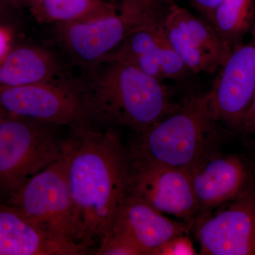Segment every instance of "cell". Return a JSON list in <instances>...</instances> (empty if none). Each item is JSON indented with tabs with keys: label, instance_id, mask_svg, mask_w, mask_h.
Listing matches in <instances>:
<instances>
[{
	"label": "cell",
	"instance_id": "6da1fadb",
	"mask_svg": "<svg viewBox=\"0 0 255 255\" xmlns=\"http://www.w3.org/2000/svg\"><path fill=\"white\" fill-rule=\"evenodd\" d=\"M65 140L67 177L80 243L88 248L110 236L127 194L130 155L112 128L90 124L71 127Z\"/></svg>",
	"mask_w": 255,
	"mask_h": 255
},
{
	"label": "cell",
	"instance_id": "7a4b0ae2",
	"mask_svg": "<svg viewBox=\"0 0 255 255\" xmlns=\"http://www.w3.org/2000/svg\"><path fill=\"white\" fill-rule=\"evenodd\" d=\"M90 120L140 133L179 105L170 87L130 64L108 60L94 65L84 87Z\"/></svg>",
	"mask_w": 255,
	"mask_h": 255
},
{
	"label": "cell",
	"instance_id": "3957f363",
	"mask_svg": "<svg viewBox=\"0 0 255 255\" xmlns=\"http://www.w3.org/2000/svg\"><path fill=\"white\" fill-rule=\"evenodd\" d=\"M219 122L210 92L191 96L128 147L133 157L172 168L191 171L214 153Z\"/></svg>",
	"mask_w": 255,
	"mask_h": 255
},
{
	"label": "cell",
	"instance_id": "277c9868",
	"mask_svg": "<svg viewBox=\"0 0 255 255\" xmlns=\"http://www.w3.org/2000/svg\"><path fill=\"white\" fill-rule=\"evenodd\" d=\"M170 0H123L114 12L80 23H58L57 33L74 60L95 65L138 28L163 21Z\"/></svg>",
	"mask_w": 255,
	"mask_h": 255
},
{
	"label": "cell",
	"instance_id": "5b68a950",
	"mask_svg": "<svg viewBox=\"0 0 255 255\" xmlns=\"http://www.w3.org/2000/svg\"><path fill=\"white\" fill-rule=\"evenodd\" d=\"M58 126L6 115L0 124V202L63 155Z\"/></svg>",
	"mask_w": 255,
	"mask_h": 255
},
{
	"label": "cell",
	"instance_id": "8992f818",
	"mask_svg": "<svg viewBox=\"0 0 255 255\" xmlns=\"http://www.w3.org/2000/svg\"><path fill=\"white\" fill-rule=\"evenodd\" d=\"M4 203L52 236L82 245L64 152L60 159L33 176Z\"/></svg>",
	"mask_w": 255,
	"mask_h": 255
},
{
	"label": "cell",
	"instance_id": "52a82bcc",
	"mask_svg": "<svg viewBox=\"0 0 255 255\" xmlns=\"http://www.w3.org/2000/svg\"><path fill=\"white\" fill-rule=\"evenodd\" d=\"M0 108L6 115L70 128L91 122L84 87L63 80L23 86H0Z\"/></svg>",
	"mask_w": 255,
	"mask_h": 255
},
{
	"label": "cell",
	"instance_id": "ba28073f",
	"mask_svg": "<svg viewBox=\"0 0 255 255\" xmlns=\"http://www.w3.org/2000/svg\"><path fill=\"white\" fill-rule=\"evenodd\" d=\"M127 194L140 199L162 214L175 216L191 228L197 219L199 211L189 171L153 163L130 155Z\"/></svg>",
	"mask_w": 255,
	"mask_h": 255
},
{
	"label": "cell",
	"instance_id": "9c48e42d",
	"mask_svg": "<svg viewBox=\"0 0 255 255\" xmlns=\"http://www.w3.org/2000/svg\"><path fill=\"white\" fill-rule=\"evenodd\" d=\"M162 28L191 74L214 73L226 63L232 52L211 23L172 1Z\"/></svg>",
	"mask_w": 255,
	"mask_h": 255
},
{
	"label": "cell",
	"instance_id": "30bf717a",
	"mask_svg": "<svg viewBox=\"0 0 255 255\" xmlns=\"http://www.w3.org/2000/svg\"><path fill=\"white\" fill-rule=\"evenodd\" d=\"M196 221L200 255H255V190L243 194Z\"/></svg>",
	"mask_w": 255,
	"mask_h": 255
},
{
	"label": "cell",
	"instance_id": "8fae6325",
	"mask_svg": "<svg viewBox=\"0 0 255 255\" xmlns=\"http://www.w3.org/2000/svg\"><path fill=\"white\" fill-rule=\"evenodd\" d=\"M250 34L249 41L233 48L209 91L221 124L239 130L255 95V26Z\"/></svg>",
	"mask_w": 255,
	"mask_h": 255
},
{
	"label": "cell",
	"instance_id": "7c38bea8",
	"mask_svg": "<svg viewBox=\"0 0 255 255\" xmlns=\"http://www.w3.org/2000/svg\"><path fill=\"white\" fill-rule=\"evenodd\" d=\"M189 172L199 211L196 222L250 187L249 167L238 155L214 152Z\"/></svg>",
	"mask_w": 255,
	"mask_h": 255
},
{
	"label": "cell",
	"instance_id": "4fadbf2b",
	"mask_svg": "<svg viewBox=\"0 0 255 255\" xmlns=\"http://www.w3.org/2000/svg\"><path fill=\"white\" fill-rule=\"evenodd\" d=\"M191 228L187 223L169 219L140 199L126 194L112 233L128 238L142 255H152L166 242L189 234Z\"/></svg>",
	"mask_w": 255,
	"mask_h": 255
},
{
	"label": "cell",
	"instance_id": "5bb4252c",
	"mask_svg": "<svg viewBox=\"0 0 255 255\" xmlns=\"http://www.w3.org/2000/svg\"><path fill=\"white\" fill-rule=\"evenodd\" d=\"M88 248L43 231L4 202H0V255H80Z\"/></svg>",
	"mask_w": 255,
	"mask_h": 255
},
{
	"label": "cell",
	"instance_id": "9a60e30c",
	"mask_svg": "<svg viewBox=\"0 0 255 255\" xmlns=\"http://www.w3.org/2000/svg\"><path fill=\"white\" fill-rule=\"evenodd\" d=\"M62 80L61 68L50 52L40 47L10 48L0 63V86L12 87Z\"/></svg>",
	"mask_w": 255,
	"mask_h": 255
},
{
	"label": "cell",
	"instance_id": "2e32d148",
	"mask_svg": "<svg viewBox=\"0 0 255 255\" xmlns=\"http://www.w3.org/2000/svg\"><path fill=\"white\" fill-rule=\"evenodd\" d=\"M118 9L107 0H44L29 11L38 22L58 24L90 21Z\"/></svg>",
	"mask_w": 255,
	"mask_h": 255
},
{
	"label": "cell",
	"instance_id": "e0dca14e",
	"mask_svg": "<svg viewBox=\"0 0 255 255\" xmlns=\"http://www.w3.org/2000/svg\"><path fill=\"white\" fill-rule=\"evenodd\" d=\"M211 25L233 50L255 27V0H221Z\"/></svg>",
	"mask_w": 255,
	"mask_h": 255
},
{
	"label": "cell",
	"instance_id": "ac0fdd59",
	"mask_svg": "<svg viewBox=\"0 0 255 255\" xmlns=\"http://www.w3.org/2000/svg\"><path fill=\"white\" fill-rule=\"evenodd\" d=\"M97 255H142L141 251L128 238L112 233L107 239L99 245Z\"/></svg>",
	"mask_w": 255,
	"mask_h": 255
},
{
	"label": "cell",
	"instance_id": "d6986e66",
	"mask_svg": "<svg viewBox=\"0 0 255 255\" xmlns=\"http://www.w3.org/2000/svg\"><path fill=\"white\" fill-rule=\"evenodd\" d=\"M197 252L188 234L172 238L159 246L152 255H194Z\"/></svg>",
	"mask_w": 255,
	"mask_h": 255
},
{
	"label": "cell",
	"instance_id": "ffe728a7",
	"mask_svg": "<svg viewBox=\"0 0 255 255\" xmlns=\"http://www.w3.org/2000/svg\"><path fill=\"white\" fill-rule=\"evenodd\" d=\"M20 10L10 0H0V26L13 31L18 21Z\"/></svg>",
	"mask_w": 255,
	"mask_h": 255
},
{
	"label": "cell",
	"instance_id": "44dd1931",
	"mask_svg": "<svg viewBox=\"0 0 255 255\" xmlns=\"http://www.w3.org/2000/svg\"><path fill=\"white\" fill-rule=\"evenodd\" d=\"M189 4L201 14V17L211 24L214 11L221 0H187Z\"/></svg>",
	"mask_w": 255,
	"mask_h": 255
},
{
	"label": "cell",
	"instance_id": "7402d4cb",
	"mask_svg": "<svg viewBox=\"0 0 255 255\" xmlns=\"http://www.w3.org/2000/svg\"><path fill=\"white\" fill-rule=\"evenodd\" d=\"M240 130L247 135L255 137V95L243 118Z\"/></svg>",
	"mask_w": 255,
	"mask_h": 255
},
{
	"label": "cell",
	"instance_id": "603a6c76",
	"mask_svg": "<svg viewBox=\"0 0 255 255\" xmlns=\"http://www.w3.org/2000/svg\"><path fill=\"white\" fill-rule=\"evenodd\" d=\"M11 32L9 28L0 26V63L11 48Z\"/></svg>",
	"mask_w": 255,
	"mask_h": 255
},
{
	"label": "cell",
	"instance_id": "cb8c5ba5",
	"mask_svg": "<svg viewBox=\"0 0 255 255\" xmlns=\"http://www.w3.org/2000/svg\"><path fill=\"white\" fill-rule=\"evenodd\" d=\"M10 1L18 9H21L22 8L26 7L29 9L32 6L44 0H10Z\"/></svg>",
	"mask_w": 255,
	"mask_h": 255
},
{
	"label": "cell",
	"instance_id": "d4e9b609",
	"mask_svg": "<svg viewBox=\"0 0 255 255\" xmlns=\"http://www.w3.org/2000/svg\"><path fill=\"white\" fill-rule=\"evenodd\" d=\"M6 116V114L4 113V111L0 108V124H1V122H2V121L4 120V119Z\"/></svg>",
	"mask_w": 255,
	"mask_h": 255
},
{
	"label": "cell",
	"instance_id": "484cf974",
	"mask_svg": "<svg viewBox=\"0 0 255 255\" xmlns=\"http://www.w3.org/2000/svg\"><path fill=\"white\" fill-rule=\"evenodd\" d=\"M107 1H110V2L114 3V4H118L119 3H120L121 1H123V0H107Z\"/></svg>",
	"mask_w": 255,
	"mask_h": 255
},
{
	"label": "cell",
	"instance_id": "4316f807",
	"mask_svg": "<svg viewBox=\"0 0 255 255\" xmlns=\"http://www.w3.org/2000/svg\"><path fill=\"white\" fill-rule=\"evenodd\" d=\"M253 173H254L255 177V160L254 165H253Z\"/></svg>",
	"mask_w": 255,
	"mask_h": 255
}]
</instances>
